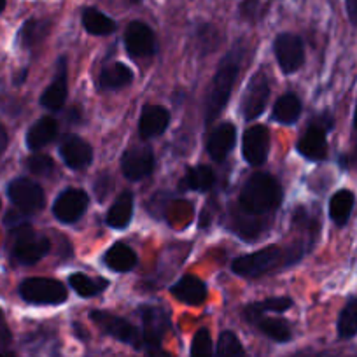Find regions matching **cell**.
I'll return each mask as SVG.
<instances>
[{"label":"cell","instance_id":"obj_39","mask_svg":"<svg viewBox=\"0 0 357 357\" xmlns=\"http://www.w3.org/2000/svg\"><path fill=\"white\" fill-rule=\"evenodd\" d=\"M347 2V13L354 25H357V0H345Z\"/></svg>","mask_w":357,"mask_h":357},{"label":"cell","instance_id":"obj_27","mask_svg":"<svg viewBox=\"0 0 357 357\" xmlns=\"http://www.w3.org/2000/svg\"><path fill=\"white\" fill-rule=\"evenodd\" d=\"M68 284H70L72 289L79 294L81 298H93L102 294V291H105L109 287V280L102 279V277H95L91 279L86 273H72L68 277Z\"/></svg>","mask_w":357,"mask_h":357},{"label":"cell","instance_id":"obj_21","mask_svg":"<svg viewBox=\"0 0 357 357\" xmlns=\"http://www.w3.org/2000/svg\"><path fill=\"white\" fill-rule=\"evenodd\" d=\"M170 123V112L161 105H146L139 121V133L142 139H154L165 133Z\"/></svg>","mask_w":357,"mask_h":357},{"label":"cell","instance_id":"obj_3","mask_svg":"<svg viewBox=\"0 0 357 357\" xmlns=\"http://www.w3.org/2000/svg\"><path fill=\"white\" fill-rule=\"evenodd\" d=\"M51 242L32 229L29 222L11 228V257L20 264H36L47 256Z\"/></svg>","mask_w":357,"mask_h":357},{"label":"cell","instance_id":"obj_2","mask_svg":"<svg viewBox=\"0 0 357 357\" xmlns=\"http://www.w3.org/2000/svg\"><path fill=\"white\" fill-rule=\"evenodd\" d=\"M282 186L270 174H254L243 184L240 193V207L254 215L275 211L282 202Z\"/></svg>","mask_w":357,"mask_h":357},{"label":"cell","instance_id":"obj_15","mask_svg":"<svg viewBox=\"0 0 357 357\" xmlns=\"http://www.w3.org/2000/svg\"><path fill=\"white\" fill-rule=\"evenodd\" d=\"M268 151H270V132L266 126L256 125L250 126L245 133H243L242 140V154L243 160L249 165H263L268 158Z\"/></svg>","mask_w":357,"mask_h":357},{"label":"cell","instance_id":"obj_35","mask_svg":"<svg viewBox=\"0 0 357 357\" xmlns=\"http://www.w3.org/2000/svg\"><path fill=\"white\" fill-rule=\"evenodd\" d=\"M250 308L257 314H266V312H273V314H282V312L289 310L293 307V300L291 298H268V300L259 301V303H250Z\"/></svg>","mask_w":357,"mask_h":357},{"label":"cell","instance_id":"obj_40","mask_svg":"<svg viewBox=\"0 0 357 357\" xmlns=\"http://www.w3.org/2000/svg\"><path fill=\"white\" fill-rule=\"evenodd\" d=\"M6 147H8V132L2 125H0V154L4 153Z\"/></svg>","mask_w":357,"mask_h":357},{"label":"cell","instance_id":"obj_32","mask_svg":"<svg viewBox=\"0 0 357 357\" xmlns=\"http://www.w3.org/2000/svg\"><path fill=\"white\" fill-rule=\"evenodd\" d=\"M50 29V22H44V20H29V22L22 26V30H20L18 39L25 47H32L47 36Z\"/></svg>","mask_w":357,"mask_h":357},{"label":"cell","instance_id":"obj_23","mask_svg":"<svg viewBox=\"0 0 357 357\" xmlns=\"http://www.w3.org/2000/svg\"><path fill=\"white\" fill-rule=\"evenodd\" d=\"M133 218V195L132 191H123L105 215V222L114 229H125Z\"/></svg>","mask_w":357,"mask_h":357},{"label":"cell","instance_id":"obj_43","mask_svg":"<svg viewBox=\"0 0 357 357\" xmlns=\"http://www.w3.org/2000/svg\"><path fill=\"white\" fill-rule=\"evenodd\" d=\"M130 2H133V4H137V2H140V0H130Z\"/></svg>","mask_w":357,"mask_h":357},{"label":"cell","instance_id":"obj_37","mask_svg":"<svg viewBox=\"0 0 357 357\" xmlns=\"http://www.w3.org/2000/svg\"><path fill=\"white\" fill-rule=\"evenodd\" d=\"M11 343H13L11 331H9L4 314H2V310H0V357H16L11 349Z\"/></svg>","mask_w":357,"mask_h":357},{"label":"cell","instance_id":"obj_36","mask_svg":"<svg viewBox=\"0 0 357 357\" xmlns=\"http://www.w3.org/2000/svg\"><path fill=\"white\" fill-rule=\"evenodd\" d=\"M26 167H29L32 174L46 177V175H50L54 170V161L50 156H46V154H32L26 160Z\"/></svg>","mask_w":357,"mask_h":357},{"label":"cell","instance_id":"obj_42","mask_svg":"<svg viewBox=\"0 0 357 357\" xmlns=\"http://www.w3.org/2000/svg\"><path fill=\"white\" fill-rule=\"evenodd\" d=\"M354 126H356L357 130V107H356V114H354Z\"/></svg>","mask_w":357,"mask_h":357},{"label":"cell","instance_id":"obj_24","mask_svg":"<svg viewBox=\"0 0 357 357\" xmlns=\"http://www.w3.org/2000/svg\"><path fill=\"white\" fill-rule=\"evenodd\" d=\"M104 261L112 272L125 273L137 266V254L133 252V249L130 245L118 242L105 252Z\"/></svg>","mask_w":357,"mask_h":357},{"label":"cell","instance_id":"obj_5","mask_svg":"<svg viewBox=\"0 0 357 357\" xmlns=\"http://www.w3.org/2000/svg\"><path fill=\"white\" fill-rule=\"evenodd\" d=\"M89 319L98 326L100 331L109 335L111 338L118 340V342L132 345L133 349H142V331L137 329L132 322L126 319L119 317V315L111 314V312L104 310H93L89 312Z\"/></svg>","mask_w":357,"mask_h":357},{"label":"cell","instance_id":"obj_18","mask_svg":"<svg viewBox=\"0 0 357 357\" xmlns=\"http://www.w3.org/2000/svg\"><path fill=\"white\" fill-rule=\"evenodd\" d=\"M68 84H67V60L63 56L58 60L56 75L53 82L44 89L43 97H40V105L50 111H60L67 102Z\"/></svg>","mask_w":357,"mask_h":357},{"label":"cell","instance_id":"obj_19","mask_svg":"<svg viewBox=\"0 0 357 357\" xmlns=\"http://www.w3.org/2000/svg\"><path fill=\"white\" fill-rule=\"evenodd\" d=\"M170 293L175 300L190 307H200L207 300V284L195 275H184L170 287Z\"/></svg>","mask_w":357,"mask_h":357},{"label":"cell","instance_id":"obj_4","mask_svg":"<svg viewBox=\"0 0 357 357\" xmlns=\"http://www.w3.org/2000/svg\"><path fill=\"white\" fill-rule=\"evenodd\" d=\"M20 296L33 305H61L67 301V287L47 277H32L23 280L20 286Z\"/></svg>","mask_w":357,"mask_h":357},{"label":"cell","instance_id":"obj_6","mask_svg":"<svg viewBox=\"0 0 357 357\" xmlns=\"http://www.w3.org/2000/svg\"><path fill=\"white\" fill-rule=\"evenodd\" d=\"M280 256H282L280 247L268 245L264 249L257 250V252L245 254V256H240L236 259H233L231 270L233 273H236L240 277H245V279H256V277L273 270L279 264Z\"/></svg>","mask_w":357,"mask_h":357},{"label":"cell","instance_id":"obj_13","mask_svg":"<svg viewBox=\"0 0 357 357\" xmlns=\"http://www.w3.org/2000/svg\"><path fill=\"white\" fill-rule=\"evenodd\" d=\"M270 98V84L263 72H257L252 79H250L249 86L245 89V95L242 98V114L247 121L259 118L264 112Z\"/></svg>","mask_w":357,"mask_h":357},{"label":"cell","instance_id":"obj_41","mask_svg":"<svg viewBox=\"0 0 357 357\" xmlns=\"http://www.w3.org/2000/svg\"><path fill=\"white\" fill-rule=\"evenodd\" d=\"M6 9V0H0V13Z\"/></svg>","mask_w":357,"mask_h":357},{"label":"cell","instance_id":"obj_14","mask_svg":"<svg viewBox=\"0 0 357 357\" xmlns=\"http://www.w3.org/2000/svg\"><path fill=\"white\" fill-rule=\"evenodd\" d=\"M125 47L132 58H147L156 53V37L144 22H132L125 32Z\"/></svg>","mask_w":357,"mask_h":357},{"label":"cell","instance_id":"obj_10","mask_svg":"<svg viewBox=\"0 0 357 357\" xmlns=\"http://www.w3.org/2000/svg\"><path fill=\"white\" fill-rule=\"evenodd\" d=\"M273 51L284 74H293L305 63L303 40L294 33H279L273 43Z\"/></svg>","mask_w":357,"mask_h":357},{"label":"cell","instance_id":"obj_34","mask_svg":"<svg viewBox=\"0 0 357 357\" xmlns=\"http://www.w3.org/2000/svg\"><path fill=\"white\" fill-rule=\"evenodd\" d=\"M190 357H214L211 331L207 328H202L195 333L193 342H191Z\"/></svg>","mask_w":357,"mask_h":357},{"label":"cell","instance_id":"obj_30","mask_svg":"<svg viewBox=\"0 0 357 357\" xmlns=\"http://www.w3.org/2000/svg\"><path fill=\"white\" fill-rule=\"evenodd\" d=\"M215 183V174L211 167L207 165H200V167L188 168L186 177H184V184L186 188L193 191H208Z\"/></svg>","mask_w":357,"mask_h":357},{"label":"cell","instance_id":"obj_29","mask_svg":"<svg viewBox=\"0 0 357 357\" xmlns=\"http://www.w3.org/2000/svg\"><path fill=\"white\" fill-rule=\"evenodd\" d=\"M354 208V193L349 190H340L329 200V215L338 226H343L349 221Z\"/></svg>","mask_w":357,"mask_h":357},{"label":"cell","instance_id":"obj_17","mask_svg":"<svg viewBox=\"0 0 357 357\" xmlns=\"http://www.w3.org/2000/svg\"><path fill=\"white\" fill-rule=\"evenodd\" d=\"M60 156L68 168L82 170L93 161V149L77 135H67L60 144Z\"/></svg>","mask_w":357,"mask_h":357},{"label":"cell","instance_id":"obj_25","mask_svg":"<svg viewBox=\"0 0 357 357\" xmlns=\"http://www.w3.org/2000/svg\"><path fill=\"white\" fill-rule=\"evenodd\" d=\"M133 81V70L126 67L125 63H116L107 65L102 68L100 77H98V86L102 89H121L128 86Z\"/></svg>","mask_w":357,"mask_h":357},{"label":"cell","instance_id":"obj_33","mask_svg":"<svg viewBox=\"0 0 357 357\" xmlns=\"http://www.w3.org/2000/svg\"><path fill=\"white\" fill-rule=\"evenodd\" d=\"M215 357H249V356H247L242 342H240L238 336H236L235 333L222 331L221 335H219L218 352H215Z\"/></svg>","mask_w":357,"mask_h":357},{"label":"cell","instance_id":"obj_20","mask_svg":"<svg viewBox=\"0 0 357 357\" xmlns=\"http://www.w3.org/2000/svg\"><path fill=\"white\" fill-rule=\"evenodd\" d=\"M236 142V128L233 123H221L214 132L211 133L207 142V151L211 158L218 163L226 160Z\"/></svg>","mask_w":357,"mask_h":357},{"label":"cell","instance_id":"obj_9","mask_svg":"<svg viewBox=\"0 0 357 357\" xmlns=\"http://www.w3.org/2000/svg\"><path fill=\"white\" fill-rule=\"evenodd\" d=\"M8 195L9 198H11L13 204H15L20 211L26 212V214H33V212L43 211L44 204H46V197H44L43 188L37 183H33L32 178H15V181L8 186Z\"/></svg>","mask_w":357,"mask_h":357},{"label":"cell","instance_id":"obj_31","mask_svg":"<svg viewBox=\"0 0 357 357\" xmlns=\"http://www.w3.org/2000/svg\"><path fill=\"white\" fill-rule=\"evenodd\" d=\"M336 329L342 340H350L357 335V298H350L347 301L343 310L340 312Z\"/></svg>","mask_w":357,"mask_h":357},{"label":"cell","instance_id":"obj_11","mask_svg":"<svg viewBox=\"0 0 357 357\" xmlns=\"http://www.w3.org/2000/svg\"><path fill=\"white\" fill-rule=\"evenodd\" d=\"M88 204V193H84L82 190H77V188H67L54 200L53 214L60 222L72 225V222L79 221L84 215Z\"/></svg>","mask_w":357,"mask_h":357},{"label":"cell","instance_id":"obj_1","mask_svg":"<svg viewBox=\"0 0 357 357\" xmlns=\"http://www.w3.org/2000/svg\"><path fill=\"white\" fill-rule=\"evenodd\" d=\"M240 60H242V50L235 47L219 63L218 72L212 79L211 89H208L207 105H205V123L207 125H212L222 112V109L226 107V104H228L233 86H235L236 77H238Z\"/></svg>","mask_w":357,"mask_h":357},{"label":"cell","instance_id":"obj_8","mask_svg":"<svg viewBox=\"0 0 357 357\" xmlns=\"http://www.w3.org/2000/svg\"><path fill=\"white\" fill-rule=\"evenodd\" d=\"M333 128V118L321 116L310 125V128L298 140V153L310 161H322L328 156V140L326 133Z\"/></svg>","mask_w":357,"mask_h":357},{"label":"cell","instance_id":"obj_28","mask_svg":"<svg viewBox=\"0 0 357 357\" xmlns=\"http://www.w3.org/2000/svg\"><path fill=\"white\" fill-rule=\"evenodd\" d=\"M82 25L91 36H109L116 30V22L95 8L82 11Z\"/></svg>","mask_w":357,"mask_h":357},{"label":"cell","instance_id":"obj_26","mask_svg":"<svg viewBox=\"0 0 357 357\" xmlns=\"http://www.w3.org/2000/svg\"><path fill=\"white\" fill-rule=\"evenodd\" d=\"M301 116V102L294 93H286L275 102L272 118L280 125H293Z\"/></svg>","mask_w":357,"mask_h":357},{"label":"cell","instance_id":"obj_22","mask_svg":"<svg viewBox=\"0 0 357 357\" xmlns=\"http://www.w3.org/2000/svg\"><path fill=\"white\" fill-rule=\"evenodd\" d=\"M58 137V123L56 119L44 116V118L37 119L26 132V147L30 151H37L40 147L47 146L53 142Z\"/></svg>","mask_w":357,"mask_h":357},{"label":"cell","instance_id":"obj_7","mask_svg":"<svg viewBox=\"0 0 357 357\" xmlns=\"http://www.w3.org/2000/svg\"><path fill=\"white\" fill-rule=\"evenodd\" d=\"M140 317H142V349L146 352L160 350L161 342L170 328L168 312L156 305H144L140 307Z\"/></svg>","mask_w":357,"mask_h":357},{"label":"cell","instance_id":"obj_16","mask_svg":"<svg viewBox=\"0 0 357 357\" xmlns=\"http://www.w3.org/2000/svg\"><path fill=\"white\" fill-rule=\"evenodd\" d=\"M243 317L247 322L256 326L264 336H268L270 340L277 343H287L293 338V331H291V326L287 324V321L277 317H266L264 314H257L252 308L247 305L243 308Z\"/></svg>","mask_w":357,"mask_h":357},{"label":"cell","instance_id":"obj_12","mask_svg":"<svg viewBox=\"0 0 357 357\" xmlns=\"http://www.w3.org/2000/svg\"><path fill=\"white\" fill-rule=\"evenodd\" d=\"M154 170V153L147 146L130 147L121 158V172L128 181L139 183Z\"/></svg>","mask_w":357,"mask_h":357},{"label":"cell","instance_id":"obj_38","mask_svg":"<svg viewBox=\"0 0 357 357\" xmlns=\"http://www.w3.org/2000/svg\"><path fill=\"white\" fill-rule=\"evenodd\" d=\"M111 184H112L111 175L102 174L100 177L97 178V183L93 184V190H95V193L98 195V200H104L105 195H107V191H109V188H111Z\"/></svg>","mask_w":357,"mask_h":357}]
</instances>
